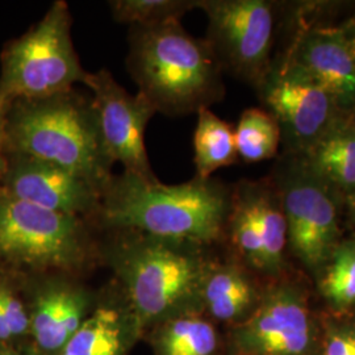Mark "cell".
<instances>
[{"instance_id":"7402d4cb","label":"cell","mask_w":355,"mask_h":355,"mask_svg":"<svg viewBox=\"0 0 355 355\" xmlns=\"http://www.w3.org/2000/svg\"><path fill=\"white\" fill-rule=\"evenodd\" d=\"M324 295L334 305L355 303V243L341 246L331 261L322 282Z\"/></svg>"},{"instance_id":"30bf717a","label":"cell","mask_w":355,"mask_h":355,"mask_svg":"<svg viewBox=\"0 0 355 355\" xmlns=\"http://www.w3.org/2000/svg\"><path fill=\"white\" fill-rule=\"evenodd\" d=\"M236 345L248 355H309L313 329L304 299L291 287L270 292L236 331Z\"/></svg>"},{"instance_id":"d6986e66","label":"cell","mask_w":355,"mask_h":355,"mask_svg":"<svg viewBox=\"0 0 355 355\" xmlns=\"http://www.w3.org/2000/svg\"><path fill=\"white\" fill-rule=\"evenodd\" d=\"M259 233L263 249L265 268L274 270L279 266L280 258L287 241V224L278 203L262 191H243Z\"/></svg>"},{"instance_id":"603a6c76","label":"cell","mask_w":355,"mask_h":355,"mask_svg":"<svg viewBox=\"0 0 355 355\" xmlns=\"http://www.w3.org/2000/svg\"><path fill=\"white\" fill-rule=\"evenodd\" d=\"M232 207L233 211L230 214V225L233 241L253 265L265 268L262 242L259 239L253 212L245 192L240 193V196L232 204Z\"/></svg>"},{"instance_id":"8fae6325","label":"cell","mask_w":355,"mask_h":355,"mask_svg":"<svg viewBox=\"0 0 355 355\" xmlns=\"http://www.w3.org/2000/svg\"><path fill=\"white\" fill-rule=\"evenodd\" d=\"M287 240L306 266L327 261L338 236L337 209L329 193L313 178L292 180L284 192Z\"/></svg>"},{"instance_id":"ac0fdd59","label":"cell","mask_w":355,"mask_h":355,"mask_svg":"<svg viewBox=\"0 0 355 355\" xmlns=\"http://www.w3.org/2000/svg\"><path fill=\"white\" fill-rule=\"evenodd\" d=\"M279 125L270 114L249 108L234 130L237 155L246 162H259L275 155L279 145Z\"/></svg>"},{"instance_id":"44dd1931","label":"cell","mask_w":355,"mask_h":355,"mask_svg":"<svg viewBox=\"0 0 355 355\" xmlns=\"http://www.w3.org/2000/svg\"><path fill=\"white\" fill-rule=\"evenodd\" d=\"M108 6L116 21L135 26L158 24L173 19L180 20V16L198 7V3L183 0H112Z\"/></svg>"},{"instance_id":"6da1fadb","label":"cell","mask_w":355,"mask_h":355,"mask_svg":"<svg viewBox=\"0 0 355 355\" xmlns=\"http://www.w3.org/2000/svg\"><path fill=\"white\" fill-rule=\"evenodd\" d=\"M228 195L209 179L167 186L130 174L112 177L98 215L114 228L170 241L216 240L229 215Z\"/></svg>"},{"instance_id":"1f68e13d","label":"cell","mask_w":355,"mask_h":355,"mask_svg":"<svg viewBox=\"0 0 355 355\" xmlns=\"http://www.w3.org/2000/svg\"><path fill=\"white\" fill-rule=\"evenodd\" d=\"M3 355H19V354H15V353H4Z\"/></svg>"},{"instance_id":"e0dca14e","label":"cell","mask_w":355,"mask_h":355,"mask_svg":"<svg viewBox=\"0 0 355 355\" xmlns=\"http://www.w3.org/2000/svg\"><path fill=\"white\" fill-rule=\"evenodd\" d=\"M76 290L66 286H51L38 296L32 318V331L44 350L62 349L69 341L64 331V315Z\"/></svg>"},{"instance_id":"7a4b0ae2","label":"cell","mask_w":355,"mask_h":355,"mask_svg":"<svg viewBox=\"0 0 355 355\" xmlns=\"http://www.w3.org/2000/svg\"><path fill=\"white\" fill-rule=\"evenodd\" d=\"M128 70L155 112H199L218 98V61L207 41L192 37L179 19L135 26L129 33Z\"/></svg>"},{"instance_id":"ffe728a7","label":"cell","mask_w":355,"mask_h":355,"mask_svg":"<svg viewBox=\"0 0 355 355\" xmlns=\"http://www.w3.org/2000/svg\"><path fill=\"white\" fill-rule=\"evenodd\" d=\"M212 325L198 318H182L168 325L162 337L164 355H212L216 349Z\"/></svg>"},{"instance_id":"f1b7e54d","label":"cell","mask_w":355,"mask_h":355,"mask_svg":"<svg viewBox=\"0 0 355 355\" xmlns=\"http://www.w3.org/2000/svg\"><path fill=\"white\" fill-rule=\"evenodd\" d=\"M345 42L347 44V48L352 51L355 58V16L346 24L345 28L340 29Z\"/></svg>"},{"instance_id":"cb8c5ba5","label":"cell","mask_w":355,"mask_h":355,"mask_svg":"<svg viewBox=\"0 0 355 355\" xmlns=\"http://www.w3.org/2000/svg\"><path fill=\"white\" fill-rule=\"evenodd\" d=\"M253 290L246 278L232 268L217 270L204 284V297L207 304L233 296L241 292Z\"/></svg>"},{"instance_id":"4dcf8cb0","label":"cell","mask_w":355,"mask_h":355,"mask_svg":"<svg viewBox=\"0 0 355 355\" xmlns=\"http://www.w3.org/2000/svg\"><path fill=\"white\" fill-rule=\"evenodd\" d=\"M352 209H353V215L355 217V193L354 196H353V199H352Z\"/></svg>"},{"instance_id":"8992f818","label":"cell","mask_w":355,"mask_h":355,"mask_svg":"<svg viewBox=\"0 0 355 355\" xmlns=\"http://www.w3.org/2000/svg\"><path fill=\"white\" fill-rule=\"evenodd\" d=\"M148 237L128 246L117 258L140 321L164 315L187 299L202 278L195 258L178 249L180 242Z\"/></svg>"},{"instance_id":"7c38bea8","label":"cell","mask_w":355,"mask_h":355,"mask_svg":"<svg viewBox=\"0 0 355 355\" xmlns=\"http://www.w3.org/2000/svg\"><path fill=\"white\" fill-rule=\"evenodd\" d=\"M324 89L336 105H355V58L340 29H315L299 42L288 70Z\"/></svg>"},{"instance_id":"5bb4252c","label":"cell","mask_w":355,"mask_h":355,"mask_svg":"<svg viewBox=\"0 0 355 355\" xmlns=\"http://www.w3.org/2000/svg\"><path fill=\"white\" fill-rule=\"evenodd\" d=\"M198 178L207 180L216 170L232 165L237 157L234 130L208 108L198 112L193 135Z\"/></svg>"},{"instance_id":"2e32d148","label":"cell","mask_w":355,"mask_h":355,"mask_svg":"<svg viewBox=\"0 0 355 355\" xmlns=\"http://www.w3.org/2000/svg\"><path fill=\"white\" fill-rule=\"evenodd\" d=\"M121 333L117 312L111 308H101L82 322L62 347L61 355H120Z\"/></svg>"},{"instance_id":"277c9868","label":"cell","mask_w":355,"mask_h":355,"mask_svg":"<svg viewBox=\"0 0 355 355\" xmlns=\"http://www.w3.org/2000/svg\"><path fill=\"white\" fill-rule=\"evenodd\" d=\"M69 4L57 0L26 35L1 53L0 102L40 99L83 83V70L71 38Z\"/></svg>"},{"instance_id":"f546056e","label":"cell","mask_w":355,"mask_h":355,"mask_svg":"<svg viewBox=\"0 0 355 355\" xmlns=\"http://www.w3.org/2000/svg\"><path fill=\"white\" fill-rule=\"evenodd\" d=\"M10 337H12L10 328L7 325V320L6 316L3 313V309H1V305H0V341L3 340H8Z\"/></svg>"},{"instance_id":"5b68a950","label":"cell","mask_w":355,"mask_h":355,"mask_svg":"<svg viewBox=\"0 0 355 355\" xmlns=\"http://www.w3.org/2000/svg\"><path fill=\"white\" fill-rule=\"evenodd\" d=\"M85 257L82 218L0 192V261L33 268H73Z\"/></svg>"},{"instance_id":"3957f363","label":"cell","mask_w":355,"mask_h":355,"mask_svg":"<svg viewBox=\"0 0 355 355\" xmlns=\"http://www.w3.org/2000/svg\"><path fill=\"white\" fill-rule=\"evenodd\" d=\"M6 142L8 154L64 167L102 191L114 177V165L103 150L92 104L73 89L10 103Z\"/></svg>"},{"instance_id":"9a60e30c","label":"cell","mask_w":355,"mask_h":355,"mask_svg":"<svg viewBox=\"0 0 355 355\" xmlns=\"http://www.w3.org/2000/svg\"><path fill=\"white\" fill-rule=\"evenodd\" d=\"M311 148V164L318 177L355 190L354 130L330 128Z\"/></svg>"},{"instance_id":"52a82bcc","label":"cell","mask_w":355,"mask_h":355,"mask_svg":"<svg viewBox=\"0 0 355 355\" xmlns=\"http://www.w3.org/2000/svg\"><path fill=\"white\" fill-rule=\"evenodd\" d=\"M92 92L103 150L108 161L124 166V173L157 180L148 158L145 132L154 114L152 104L141 94L130 95L107 70L87 73L83 80Z\"/></svg>"},{"instance_id":"ba28073f","label":"cell","mask_w":355,"mask_h":355,"mask_svg":"<svg viewBox=\"0 0 355 355\" xmlns=\"http://www.w3.org/2000/svg\"><path fill=\"white\" fill-rule=\"evenodd\" d=\"M208 16V45L218 64L248 80H261L271 49L274 15L262 0L199 1Z\"/></svg>"},{"instance_id":"d6a6232c","label":"cell","mask_w":355,"mask_h":355,"mask_svg":"<svg viewBox=\"0 0 355 355\" xmlns=\"http://www.w3.org/2000/svg\"><path fill=\"white\" fill-rule=\"evenodd\" d=\"M354 132H355V129H354Z\"/></svg>"},{"instance_id":"484cf974","label":"cell","mask_w":355,"mask_h":355,"mask_svg":"<svg viewBox=\"0 0 355 355\" xmlns=\"http://www.w3.org/2000/svg\"><path fill=\"white\" fill-rule=\"evenodd\" d=\"M253 300V290L241 292L220 300L209 303V311L215 318L220 320H230L237 318Z\"/></svg>"},{"instance_id":"83f0119b","label":"cell","mask_w":355,"mask_h":355,"mask_svg":"<svg viewBox=\"0 0 355 355\" xmlns=\"http://www.w3.org/2000/svg\"><path fill=\"white\" fill-rule=\"evenodd\" d=\"M10 103L0 102V180L8 165V150L6 142V112Z\"/></svg>"},{"instance_id":"4fadbf2b","label":"cell","mask_w":355,"mask_h":355,"mask_svg":"<svg viewBox=\"0 0 355 355\" xmlns=\"http://www.w3.org/2000/svg\"><path fill=\"white\" fill-rule=\"evenodd\" d=\"M265 102L292 136L311 146L329 130L336 103L318 85L287 71L265 85Z\"/></svg>"},{"instance_id":"4316f807","label":"cell","mask_w":355,"mask_h":355,"mask_svg":"<svg viewBox=\"0 0 355 355\" xmlns=\"http://www.w3.org/2000/svg\"><path fill=\"white\" fill-rule=\"evenodd\" d=\"M322 355H355V325L331 330Z\"/></svg>"},{"instance_id":"d4e9b609","label":"cell","mask_w":355,"mask_h":355,"mask_svg":"<svg viewBox=\"0 0 355 355\" xmlns=\"http://www.w3.org/2000/svg\"><path fill=\"white\" fill-rule=\"evenodd\" d=\"M0 305L11 334H24L29 327V320L23 305L6 284H0Z\"/></svg>"},{"instance_id":"9c48e42d","label":"cell","mask_w":355,"mask_h":355,"mask_svg":"<svg viewBox=\"0 0 355 355\" xmlns=\"http://www.w3.org/2000/svg\"><path fill=\"white\" fill-rule=\"evenodd\" d=\"M0 192L78 218L98 215L103 195L99 187L73 171L19 154H8Z\"/></svg>"}]
</instances>
